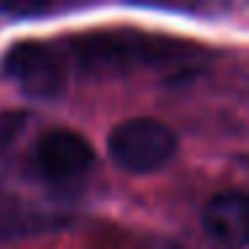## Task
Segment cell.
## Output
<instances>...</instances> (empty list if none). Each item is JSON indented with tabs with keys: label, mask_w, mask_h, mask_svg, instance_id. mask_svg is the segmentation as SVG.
I'll return each instance as SVG.
<instances>
[{
	"label": "cell",
	"mask_w": 249,
	"mask_h": 249,
	"mask_svg": "<svg viewBox=\"0 0 249 249\" xmlns=\"http://www.w3.org/2000/svg\"><path fill=\"white\" fill-rule=\"evenodd\" d=\"M81 70L91 75H126L134 70H179L193 67L198 49L182 40L140 33H97L70 46Z\"/></svg>",
	"instance_id": "cell-1"
},
{
	"label": "cell",
	"mask_w": 249,
	"mask_h": 249,
	"mask_svg": "<svg viewBox=\"0 0 249 249\" xmlns=\"http://www.w3.org/2000/svg\"><path fill=\"white\" fill-rule=\"evenodd\" d=\"M107 150L115 166L131 174L161 169L177 153V134L172 126L156 118H129L113 129Z\"/></svg>",
	"instance_id": "cell-2"
},
{
	"label": "cell",
	"mask_w": 249,
	"mask_h": 249,
	"mask_svg": "<svg viewBox=\"0 0 249 249\" xmlns=\"http://www.w3.org/2000/svg\"><path fill=\"white\" fill-rule=\"evenodd\" d=\"M6 81L33 99H56L67 89V65L51 43L22 40L3 54Z\"/></svg>",
	"instance_id": "cell-3"
},
{
	"label": "cell",
	"mask_w": 249,
	"mask_h": 249,
	"mask_svg": "<svg viewBox=\"0 0 249 249\" xmlns=\"http://www.w3.org/2000/svg\"><path fill=\"white\" fill-rule=\"evenodd\" d=\"M94 161V147L83 134L70 129H51L35 145L33 172L54 188H72L91 174Z\"/></svg>",
	"instance_id": "cell-4"
},
{
	"label": "cell",
	"mask_w": 249,
	"mask_h": 249,
	"mask_svg": "<svg viewBox=\"0 0 249 249\" xmlns=\"http://www.w3.org/2000/svg\"><path fill=\"white\" fill-rule=\"evenodd\" d=\"M247 214L249 204L241 190L217 193L214 198L206 201L201 212V225L214 244L225 249H238L247 244Z\"/></svg>",
	"instance_id": "cell-5"
},
{
	"label": "cell",
	"mask_w": 249,
	"mask_h": 249,
	"mask_svg": "<svg viewBox=\"0 0 249 249\" xmlns=\"http://www.w3.org/2000/svg\"><path fill=\"white\" fill-rule=\"evenodd\" d=\"M59 225H65V217H59V212L54 214L14 193H0V244L49 233Z\"/></svg>",
	"instance_id": "cell-6"
},
{
	"label": "cell",
	"mask_w": 249,
	"mask_h": 249,
	"mask_svg": "<svg viewBox=\"0 0 249 249\" xmlns=\"http://www.w3.org/2000/svg\"><path fill=\"white\" fill-rule=\"evenodd\" d=\"M24 126H27V113H19V110L0 113V153H8L17 145Z\"/></svg>",
	"instance_id": "cell-7"
}]
</instances>
